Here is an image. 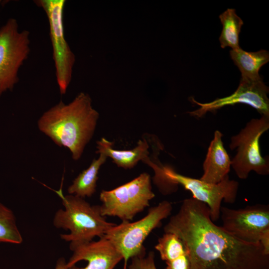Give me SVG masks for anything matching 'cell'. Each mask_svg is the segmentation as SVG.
I'll use <instances>...</instances> for the list:
<instances>
[{"label": "cell", "mask_w": 269, "mask_h": 269, "mask_svg": "<svg viewBox=\"0 0 269 269\" xmlns=\"http://www.w3.org/2000/svg\"><path fill=\"white\" fill-rule=\"evenodd\" d=\"M163 230L181 239L190 269H269L260 243L239 240L215 224L208 207L193 197L183 201Z\"/></svg>", "instance_id": "1"}, {"label": "cell", "mask_w": 269, "mask_h": 269, "mask_svg": "<svg viewBox=\"0 0 269 269\" xmlns=\"http://www.w3.org/2000/svg\"><path fill=\"white\" fill-rule=\"evenodd\" d=\"M99 116L90 96L81 92L69 104L61 101L44 112L38 128L58 146L69 149L77 160L94 134Z\"/></svg>", "instance_id": "2"}, {"label": "cell", "mask_w": 269, "mask_h": 269, "mask_svg": "<svg viewBox=\"0 0 269 269\" xmlns=\"http://www.w3.org/2000/svg\"><path fill=\"white\" fill-rule=\"evenodd\" d=\"M148 165L154 173V183L163 194L175 192L178 185H181L191 193L193 198L208 207L210 218L213 222L220 217L223 200L229 204H233L236 201L239 182L230 180L229 175L218 183L211 184L180 174L171 166L155 161H152Z\"/></svg>", "instance_id": "3"}, {"label": "cell", "mask_w": 269, "mask_h": 269, "mask_svg": "<svg viewBox=\"0 0 269 269\" xmlns=\"http://www.w3.org/2000/svg\"><path fill=\"white\" fill-rule=\"evenodd\" d=\"M62 187L54 191L61 198L64 209L57 211L53 223L57 228L70 231L69 234L60 235L62 240L72 244L89 242L96 237H102L116 225L106 221L100 205H91L76 195H64Z\"/></svg>", "instance_id": "4"}, {"label": "cell", "mask_w": 269, "mask_h": 269, "mask_svg": "<svg viewBox=\"0 0 269 269\" xmlns=\"http://www.w3.org/2000/svg\"><path fill=\"white\" fill-rule=\"evenodd\" d=\"M170 202L163 201L150 208L147 214L134 222L123 221L110 229L104 236L120 252L124 260L123 269H127L128 263L133 258L146 254L144 240L149 234L159 227L161 221L171 213Z\"/></svg>", "instance_id": "5"}, {"label": "cell", "mask_w": 269, "mask_h": 269, "mask_svg": "<svg viewBox=\"0 0 269 269\" xmlns=\"http://www.w3.org/2000/svg\"><path fill=\"white\" fill-rule=\"evenodd\" d=\"M269 129V116H261L259 119L250 120L231 138L229 148L237 150L231 159V167L239 178H247L252 171L259 175L269 174V159L262 155L260 146L261 135Z\"/></svg>", "instance_id": "6"}, {"label": "cell", "mask_w": 269, "mask_h": 269, "mask_svg": "<svg viewBox=\"0 0 269 269\" xmlns=\"http://www.w3.org/2000/svg\"><path fill=\"white\" fill-rule=\"evenodd\" d=\"M155 197L149 175L140 174L132 180L110 190H102L100 205L103 216H113L130 221L149 205Z\"/></svg>", "instance_id": "7"}, {"label": "cell", "mask_w": 269, "mask_h": 269, "mask_svg": "<svg viewBox=\"0 0 269 269\" xmlns=\"http://www.w3.org/2000/svg\"><path fill=\"white\" fill-rule=\"evenodd\" d=\"M29 36L28 30H19L13 18L0 28V96L18 82V71L30 50Z\"/></svg>", "instance_id": "8"}, {"label": "cell", "mask_w": 269, "mask_h": 269, "mask_svg": "<svg viewBox=\"0 0 269 269\" xmlns=\"http://www.w3.org/2000/svg\"><path fill=\"white\" fill-rule=\"evenodd\" d=\"M47 17L57 82L61 95L66 93L72 79L75 56L66 40L63 25L64 0H35Z\"/></svg>", "instance_id": "9"}, {"label": "cell", "mask_w": 269, "mask_h": 269, "mask_svg": "<svg viewBox=\"0 0 269 269\" xmlns=\"http://www.w3.org/2000/svg\"><path fill=\"white\" fill-rule=\"evenodd\" d=\"M222 228L242 241L259 243L262 234L269 229V206L256 204L233 209L221 207Z\"/></svg>", "instance_id": "10"}, {"label": "cell", "mask_w": 269, "mask_h": 269, "mask_svg": "<svg viewBox=\"0 0 269 269\" xmlns=\"http://www.w3.org/2000/svg\"><path fill=\"white\" fill-rule=\"evenodd\" d=\"M269 88L262 79L251 80L241 78L237 90L229 96L205 103H199L191 97L190 101L198 105L199 108L188 113L192 117L200 118L207 112H215L223 107L242 103L252 107L261 116H269Z\"/></svg>", "instance_id": "11"}, {"label": "cell", "mask_w": 269, "mask_h": 269, "mask_svg": "<svg viewBox=\"0 0 269 269\" xmlns=\"http://www.w3.org/2000/svg\"><path fill=\"white\" fill-rule=\"evenodd\" d=\"M72 255L66 266L71 268L81 261L87 265L79 269H114L123 257L113 244L104 236L96 241L81 244L70 243Z\"/></svg>", "instance_id": "12"}, {"label": "cell", "mask_w": 269, "mask_h": 269, "mask_svg": "<svg viewBox=\"0 0 269 269\" xmlns=\"http://www.w3.org/2000/svg\"><path fill=\"white\" fill-rule=\"evenodd\" d=\"M219 131L214 133L203 163V173L200 178L209 183L217 184L228 176L231 167L230 159L224 146Z\"/></svg>", "instance_id": "13"}, {"label": "cell", "mask_w": 269, "mask_h": 269, "mask_svg": "<svg viewBox=\"0 0 269 269\" xmlns=\"http://www.w3.org/2000/svg\"><path fill=\"white\" fill-rule=\"evenodd\" d=\"M97 153L110 157L119 167L125 169L134 167L139 161L148 163L151 159L148 156L149 145L143 138L139 140L136 147L130 150H117L113 148V143L104 138L97 141Z\"/></svg>", "instance_id": "14"}, {"label": "cell", "mask_w": 269, "mask_h": 269, "mask_svg": "<svg viewBox=\"0 0 269 269\" xmlns=\"http://www.w3.org/2000/svg\"><path fill=\"white\" fill-rule=\"evenodd\" d=\"M231 59L241 72L242 79L259 80L261 68L269 61V52L261 50L257 52H247L241 48L230 51Z\"/></svg>", "instance_id": "15"}, {"label": "cell", "mask_w": 269, "mask_h": 269, "mask_svg": "<svg viewBox=\"0 0 269 269\" xmlns=\"http://www.w3.org/2000/svg\"><path fill=\"white\" fill-rule=\"evenodd\" d=\"M107 158L100 153L97 159H93L90 166L75 178L68 188V193L82 198L92 196L96 191L99 171Z\"/></svg>", "instance_id": "16"}, {"label": "cell", "mask_w": 269, "mask_h": 269, "mask_svg": "<svg viewBox=\"0 0 269 269\" xmlns=\"http://www.w3.org/2000/svg\"><path fill=\"white\" fill-rule=\"evenodd\" d=\"M219 18L223 27L219 39L221 47H230L232 50L240 48L239 34L244 22L237 15L236 10L228 8L219 15Z\"/></svg>", "instance_id": "17"}, {"label": "cell", "mask_w": 269, "mask_h": 269, "mask_svg": "<svg viewBox=\"0 0 269 269\" xmlns=\"http://www.w3.org/2000/svg\"><path fill=\"white\" fill-rule=\"evenodd\" d=\"M22 241L13 212L0 202V242L20 244Z\"/></svg>", "instance_id": "18"}, {"label": "cell", "mask_w": 269, "mask_h": 269, "mask_svg": "<svg viewBox=\"0 0 269 269\" xmlns=\"http://www.w3.org/2000/svg\"><path fill=\"white\" fill-rule=\"evenodd\" d=\"M162 260L166 262L187 252L183 242L175 234L164 233L154 246Z\"/></svg>", "instance_id": "19"}, {"label": "cell", "mask_w": 269, "mask_h": 269, "mask_svg": "<svg viewBox=\"0 0 269 269\" xmlns=\"http://www.w3.org/2000/svg\"><path fill=\"white\" fill-rule=\"evenodd\" d=\"M127 269H157L154 252L150 251L147 255H141L133 258Z\"/></svg>", "instance_id": "20"}, {"label": "cell", "mask_w": 269, "mask_h": 269, "mask_svg": "<svg viewBox=\"0 0 269 269\" xmlns=\"http://www.w3.org/2000/svg\"><path fill=\"white\" fill-rule=\"evenodd\" d=\"M259 243L266 255H269V229L266 230L261 235Z\"/></svg>", "instance_id": "21"}, {"label": "cell", "mask_w": 269, "mask_h": 269, "mask_svg": "<svg viewBox=\"0 0 269 269\" xmlns=\"http://www.w3.org/2000/svg\"><path fill=\"white\" fill-rule=\"evenodd\" d=\"M79 268L76 266L71 268H68L64 258H60L57 261L55 269H79Z\"/></svg>", "instance_id": "22"}]
</instances>
